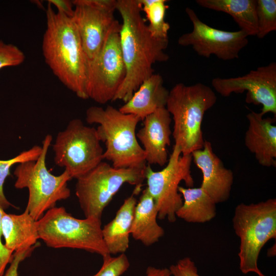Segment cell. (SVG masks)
<instances>
[{
  "label": "cell",
  "instance_id": "2e32d148",
  "mask_svg": "<svg viewBox=\"0 0 276 276\" xmlns=\"http://www.w3.org/2000/svg\"><path fill=\"white\" fill-rule=\"evenodd\" d=\"M143 127L136 133L143 145L146 162L164 166L168 161L167 147L170 145L171 115L165 107L157 109L143 120Z\"/></svg>",
  "mask_w": 276,
  "mask_h": 276
},
{
  "label": "cell",
  "instance_id": "d4e9b609",
  "mask_svg": "<svg viewBox=\"0 0 276 276\" xmlns=\"http://www.w3.org/2000/svg\"><path fill=\"white\" fill-rule=\"evenodd\" d=\"M41 152L42 146L35 145L28 150L22 151L11 159H0V207L3 209H7L12 205L4 193V185L7 177L10 175L11 167L15 164L37 160Z\"/></svg>",
  "mask_w": 276,
  "mask_h": 276
},
{
  "label": "cell",
  "instance_id": "3957f363",
  "mask_svg": "<svg viewBox=\"0 0 276 276\" xmlns=\"http://www.w3.org/2000/svg\"><path fill=\"white\" fill-rule=\"evenodd\" d=\"M86 120L98 124L96 131L106 146L103 159L116 168H145V153L136 135V127L141 120L137 116L121 112L111 106L105 108L93 106L86 111Z\"/></svg>",
  "mask_w": 276,
  "mask_h": 276
},
{
  "label": "cell",
  "instance_id": "ba28073f",
  "mask_svg": "<svg viewBox=\"0 0 276 276\" xmlns=\"http://www.w3.org/2000/svg\"><path fill=\"white\" fill-rule=\"evenodd\" d=\"M145 169L116 168L102 162L77 178L75 193L85 217L101 219L104 209L125 183L134 185L133 194H139Z\"/></svg>",
  "mask_w": 276,
  "mask_h": 276
},
{
  "label": "cell",
  "instance_id": "52a82bcc",
  "mask_svg": "<svg viewBox=\"0 0 276 276\" xmlns=\"http://www.w3.org/2000/svg\"><path fill=\"white\" fill-rule=\"evenodd\" d=\"M52 136L47 134L42 141V152L36 160L19 164L14 171L16 178V189L27 188L28 201L26 210L36 221L56 203L70 197L71 191L67 186L72 178L64 171L54 175L47 169L46 156L52 141Z\"/></svg>",
  "mask_w": 276,
  "mask_h": 276
},
{
  "label": "cell",
  "instance_id": "9a60e30c",
  "mask_svg": "<svg viewBox=\"0 0 276 276\" xmlns=\"http://www.w3.org/2000/svg\"><path fill=\"white\" fill-rule=\"evenodd\" d=\"M191 155L202 173L200 187L216 204L227 201L234 182V173L214 153L211 143L205 140L203 148L193 151Z\"/></svg>",
  "mask_w": 276,
  "mask_h": 276
},
{
  "label": "cell",
  "instance_id": "8fae6325",
  "mask_svg": "<svg viewBox=\"0 0 276 276\" xmlns=\"http://www.w3.org/2000/svg\"><path fill=\"white\" fill-rule=\"evenodd\" d=\"M118 22L107 35L96 57L88 61L86 93L99 104L112 101L122 84L126 69L121 52Z\"/></svg>",
  "mask_w": 276,
  "mask_h": 276
},
{
  "label": "cell",
  "instance_id": "e0dca14e",
  "mask_svg": "<svg viewBox=\"0 0 276 276\" xmlns=\"http://www.w3.org/2000/svg\"><path fill=\"white\" fill-rule=\"evenodd\" d=\"M261 112L251 111L246 118L248 125L244 143L258 163L266 167L276 166L275 117L264 118Z\"/></svg>",
  "mask_w": 276,
  "mask_h": 276
},
{
  "label": "cell",
  "instance_id": "4fadbf2b",
  "mask_svg": "<svg viewBox=\"0 0 276 276\" xmlns=\"http://www.w3.org/2000/svg\"><path fill=\"white\" fill-rule=\"evenodd\" d=\"M72 19L88 61L97 55L113 27L117 0H74Z\"/></svg>",
  "mask_w": 276,
  "mask_h": 276
},
{
  "label": "cell",
  "instance_id": "ac0fdd59",
  "mask_svg": "<svg viewBox=\"0 0 276 276\" xmlns=\"http://www.w3.org/2000/svg\"><path fill=\"white\" fill-rule=\"evenodd\" d=\"M161 75L153 74L145 79L131 98L119 109L143 121L158 108L165 107L169 91L164 86Z\"/></svg>",
  "mask_w": 276,
  "mask_h": 276
},
{
  "label": "cell",
  "instance_id": "836d02e7",
  "mask_svg": "<svg viewBox=\"0 0 276 276\" xmlns=\"http://www.w3.org/2000/svg\"><path fill=\"white\" fill-rule=\"evenodd\" d=\"M274 250H275V245H273L271 248H270L268 250V257H273L275 255V251H274Z\"/></svg>",
  "mask_w": 276,
  "mask_h": 276
},
{
  "label": "cell",
  "instance_id": "8992f818",
  "mask_svg": "<svg viewBox=\"0 0 276 276\" xmlns=\"http://www.w3.org/2000/svg\"><path fill=\"white\" fill-rule=\"evenodd\" d=\"M101 219H78L64 207L48 210L37 221L39 239L54 248H70L86 250L104 258L110 255L104 243Z\"/></svg>",
  "mask_w": 276,
  "mask_h": 276
},
{
  "label": "cell",
  "instance_id": "83f0119b",
  "mask_svg": "<svg viewBox=\"0 0 276 276\" xmlns=\"http://www.w3.org/2000/svg\"><path fill=\"white\" fill-rule=\"evenodd\" d=\"M25 59L24 52L15 45L0 40V70L22 63Z\"/></svg>",
  "mask_w": 276,
  "mask_h": 276
},
{
  "label": "cell",
  "instance_id": "7c38bea8",
  "mask_svg": "<svg viewBox=\"0 0 276 276\" xmlns=\"http://www.w3.org/2000/svg\"><path fill=\"white\" fill-rule=\"evenodd\" d=\"M185 11L193 25V30L179 37L178 44L191 46L199 56L208 58L212 55L224 61L239 58L240 51L248 43V36L244 32L215 29L202 21L192 9L187 7Z\"/></svg>",
  "mask_w": 276,
  "mask_h": 276
},
{
  "label": "cell",
  "instance_id": "277c9868",
  "mask_svg": "<svg viewBox=\"0 0 276 276\" xmlns=\"http://www.w3.org/2000/svg\"><path fill=\"white\" fill-rule=\"evenodd\" d=\"M217 100L213 89L201 83L189 86L177 83L169 91L166 108L172 116V134L182 155L191 154L203 148V118Z\"/></svg>",
  "mask_w": 276,
  "mask_h": 276
},
{
  "label": "cell",
  "instance_id": "30bf717a",
  "mask_svg": "<svg viewBox=\"0 0 276 276\" xmlns=\"http://www.w3.org/2000/svg\"><path fill=\"white\" fill-rule=\"evenodd\" d=\"M192 160L191 154L181 155L180 147L174 144L164 169L154 171L150 165L146 166V189L154 201L158 219H167L170 222L176 220V213L183 202L179 185L183 181L188 188L194 186L191 171Z\"/></svg>",
  "mask_w": 276,
  "mask_h": 276
},
{
  "label": "cell",
  "instance_id": "44dd1931",
  "mask_svg": "<svg viewBox=\"0 0 276 276\" xmlns=\"http://www.w3.org/2000/svg\"><path fill=\"white\" fill-rule=\"evenodd\" d=\"M133 194L125 199L114 218L102 228L110 255L125 254L129 245L130 230L137 200Z\"/></svg>",
  "mask_w": 276,
  "mask_h": 276
},
{
  "label": "cell",
  "instance_id": "6da1fadb",
  "mask_svg": "<svg viewBox=\"0 0 276 276\" xmlns=\"http://www.w3.org/2000/svg\"><path fill=\"white\" fill-rule=\"evenodd\" d=\"M116 10L122 19L120 40L126 75L112 101L122 100L125 103L141 83L153 74V65L169 59L164 51L169 40L152 36L141 15L139 0H117Z\"/></svg>",
  "mask_w": 276,
  "mask_h": 276
},
{
  "label": "cell",
  "instance_id": "f1b7e54d",
  "mask_svg": "<svg viewBox=\"0 0 276 276\" xmlns=\"http://www.w3.org/2000/svg\"><path fill=\"white\" fill-rule=\"evenodd\" d=\"M169 269L172 276H200L194 262L188 257L180 259Z\"/></svg>",
  "mask_w": 276,
  "mask_h": 276
},
{
  "label": "cell",
  "instance_id": "cb8c5ba5",
  "mask_svg": "<svg viewBox=\"0 0 276 276\" xmlns=\"http://www.w3.org/2000/svg\"><path fill=\"white\" fill-rule=\"evenodd\" d=\"M142 11L149 22L148 30L152 36L158 39H168L170 25L165 17L168 6L166 0H139Z\"/></svg>",
  "mask_w": 276,
  "mask_h": 276
},
{
  "label": "cell",
  "instance_id": "d6a6232c",
  "mask_svg": "<svg viewBox=\"0 0 276 276\" xmlns=\"http://www.w3.org/2000/svg\"><path fill=\"white\" fill-rule=\"evenodd\" d=\"M144 276H172V275L169 268L149 266Z\"/></svg>",
  "mask_w": 276,
  "mask_h": 276
},
{
  "label": "cell",
  "instance_id": "d6986e66",
  "mask_svg": "<svg viewBox=\"0 0 276 276\" xmlns=\"http://www.w3.org/2000/svg\"><path fill=\"white\" fill-rule=\"evenodd\" d=\"M2 232L6 247L13 252L27 250L39 239L37 221L26 210L19 215L5 212Z\"/></svg>",
  "mask_w": 276,
  "mask_h": 276
},
{
  "label": "cell",
  "instance_id": "5bb4252c",
  "mask_svg": "<svg viewBox=\"0 0 276 276\" xmlns=\"http://www.w3.org/2000/svg\"><path fill=\"white\" fill-rule=\"evenodd\" d=\"M214 89L223 97L246 91V101L262 105L261 114L271 112L276 116V63L257 67L237 77L215 78L212 80Z\"/></svg>",
  "mask_w": 276,
  "mask_h": 276
},
{
  "label": "cell",
  "instance_id": "f546056e",
  "mask_svg": "<svg viewBox=\"0 0 276 276\" xmlns=\"http://www.w3.org/2000/svg\"><path fill=\"white\" fill-rule=\"evenodd\" d=\"M5 211L0 207V276L4 274L6 266L10 263L13 258V252L8 250L2 241V219Z\"/></svg>",
  "mask_w": 276,
  "mask_h": 276
},
{
  "label": "cell",
  "instance_id": "603a6c76",
  "mask_svg": "<svg viewBox=\"0 0 276 276\" xmlns=\"http://www.w3.org/2000/svg\"><path fill=\"white\" fill-rule=\"evenodd\" d=\"M200 7L230 15L247 36H256L257 0H196Z\"/></svg>",
  "mask_w": 276,
  "mask_h": 276
},
{
  "label": "cell",
  "instance_id": "4316f807",
  "mask_svg": "<svg viewBox=\"0 0 276 276\" xmlns=\"http://www.w3.org/2000/svg\"><path fill=\"white\" fill-rule=\"evenodd\" d=\"M103 260L100 270L91 276H121L130 267L129 261L125 254L115 257L109 255L103 258Z\"/></svg>",
  "mask_w": 276,
  "mask_h": 276
},
{
  "label": "cell",
  "instance_id": "9c48e42d",
  "mask_svg": "<svg viewBox=\"0 0 276 276\" xmlns=\"http://www.w3.org/2000/svg\"><path fill=\"white\" fill-rule=\"evenodd\" d=\"M100 142L96 128L73 119L57 134L52 145L54 162L64 168L72 179H77L102 162L104 150Z\"/></svg>",
  "mask_w": 276,
  "mask_h": 276
},
{
  "label": "cell",
  "instance_id": "484cf974",
  "mask_svg": "<svg viewBox=\"0 0 276 276\" xmlns=\"http://www.w3.org/2000/svg\"><path fill=\"white\" fill-rule=\"evenodd\" d=\"M258 31L256 36L262 39L276 30V1L257 0Z\"/></svg>",
  "mask_w": 276,
  "mask_h": 276
},
{
  "label": "cell",
  "instance_id": "ffe728a7",
  "mask_svg": "<svg viewBox=\"0 0 276 276\" xmlns=\"http://www.w3.org/2000/svg\"><path fill=\"white\" fill-rule=\"evenodd\" d=\"M157 218V211L154 201L146 188L135 205L130 235L147 246L156 243L165 234Z\"/></svg>",
  "mask_w": 276,
  "mask_h": 276
},
{
  "label": "cell",
  "instance_id": "1f68e13d",
  "mask_svg": "<svg viewBox=\"0 0 276 276\" xmlns=\"http://www.w3.org/2000/svg\"><path fill=\"white\" fill-rule=\"evenodd\" d=\"M48 3L54 6L57 12L72 17L74 12V7L72 1L68 0H48Z\"/></svg>",
  "mask_w": 276,
  "mask_h": 276
},
{
  "label": "cell",
  "instance_id": "5b68a950",
  "mask_svg": "<svg viewBox=\"0 0 276 276\" xmlns=\"http://www.w3.org/2000/svg\"><path fill=\"white\" fill-rule=\"evenodd\" d=\"M233 226L240 239L239 268L243 274L254 272L266 276L260 270V251L270 239L276 238V199L256 203H241L235 210Z\"/></svg>",
  "mask_w": 276,
  "mask_h": 276
},
{
  "label": "cell",
  "instance_id": "7a4b0ae2",
  "mask_svg": "<svg viewBox=\"0 0 276 276\" xmlns=\"http://www.w3.org/2000/svg\"><path fill=\"white\" fill-rule=\"evenodd\" d=\"M46 18L42 50L47 64L68 89L81 99H88V61L72 17L55 12L48 3Z\"/></svg>",
  "mask_w": 276,
  "mask_h": 276
},
{
  "label": "cell",
  "instance_id": "4dcf8cb0",
  "mask_svg": "<svg viewBox=\"0 0 276 276\" xmlns=\"http://www.w3.org/2000/svg\"><path fill=\"white\" fill-rule=\"evenodd\" d=\"M36 246V245L27 250L15 252L13 254V258L10 263V266L4 276H18V268L19 264L31 255Z\"/></svg>",
  "mask_w": 276,
  "mask_h": 276
},
{
  "label": "cell",
  "instance_id": "7402d4cb",
  "mask_svg": "<svg viewBox=\"0 0 276 276\" xmlns=\"http://www.w3.org/2000/svg\"><path fill=\"white\" fill-rule=\"evenodd\" d=\"M178 192L183 202L176 213L178 217L189 223L209 222L216 215V203L200 187L184 188L179 186Z\"/></svg>",
  "mask_w": 276,
  "mask_h": 276
}]
</instances>
